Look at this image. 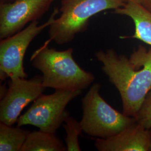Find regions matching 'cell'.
Instances as JSON below:
<instances>
[{
  "instance_id": "8fae6325",
  "label": "cell",
  "mask_w": 151,
  "mask_h": 151,
  "mask_svg": "<svg viewBox=\"0 0 151 151\" xmlns=\"http://www.w3.org/2000/svg\"><path fill=\"white\" fill-rule=\"evenodd\" d=\"M66 145L56 133L39 130L31 132L20 151H65Z\"/></svg>"
},
{
  "instance_id": "2e32d148",
  "label": "cell",
  "mask_w": 151,
  "mask_h": 151,
  "mask_svg": "<svg viewBox=\"0 0 151 151\" xmlns=\"http://www.w3.org/2000/svg\"><path fill=\"white\" fill-rule=\"evenodd\" d=\"M125 2H132L142 5L146 0H124Z\"/></svg>"
},
{
  "instance_id": "e0dca14e",
  "label": "cell",
  "mask_w": 151,
  "mask_h": 151,
  "mask_svg": "<svg viewBox=\"0 0 151 151\" xmlns=\"http://www.w3.org/2000/svg\"><path fill=\"white\" fill-rule=\"evenodd\" d=\"M16 0H0V4H4V3H10L14 2Z\"/></svg>"
},
{
  "instance_id": "d6986e66",
  "label": "cell",
  "mask_w": 151,
  "mask_h": 151,
  "mask_svg": "<svg viewBox=\"0 0 151 151\" xmlns=\"http://www.w3.org/2000/svg\"><path fill=\"white\" fill-rule=\"evenodd\" d=\"M150 130H151V129H150Z\"/></svg>"
},
{
  "instance_id": "7c38bea8",
  "label": "cell",
  "mask_w": 151,
  "mask_h": 151,
  "mask_svg": "<svg viewBox=\"0 0 151 151\" xmlns=\"http://www.w3.org/2000/svg\"><path fill=\"white\" fill-rule=\"evenodd\" d=\"M30 132L0 122V151H20Z\"/></svg>"
},
{
  "instance_id": "5bb4252c",
  "label": "cell",
  "mask_w": 151,
  "mask_h": 151,
  "mask_svg": "<svg viewBox=\"0 0 151 151\" xmlns=\"http://www.w3.org/2000/svg\"><path fill=\"white\" fill-rule=\"evenodd\" d=\"M137 122L148 129H151V90L147 96L140 111L135 118Z\"/></svg>"
},
{
  "instance_id": "9a60e30c",
  "label": "cell",
  "mask_w": 151,
  "mask_h": 151,
  "mask_svg": "<svg viewBox=\"0 0 151 151\" xmlns=\"http://www.w3.org/2000/svg\"><path fill=\"white\" fill-rule=\"evenodd\" d=\"M142 5L144 6L148 10L151 11V0H146Z\"/></svg>"
},
{
  "instance_id": "6da1fadb",
  "label": "cell",
  "mask_w": 151,
  "mask_h": 151,
  "mask_svg": "<svg viewBox=\"0 0 151 151\" xmlns=\"http://www.w3.org/2000/svg\"><path fill=\"white\" fill-rule=\"evenodd\" d=\"M95 57L119 92L123 113L135 118L151 90V48L139 46L129 58L113 49L99 50Z\"/></svg>"
},
{
  "instance_id": "3957f363",
  "label": "cell",
  "mask_w": 151,
  "mask_h": 151,
  "mask_svg": "<svg viewBox=\"0 0 151 151\" xmlns=\"http://www.w3.org/2000/svg\"><path fill=\"white\" fill-rule=\"evenodd\" d=\"M124 0H62L59 17L49 27V43H69L76 36L86 30L90 19L100 12L116 10L125 4Z\"/></svg>"
},
{
  "instance_id": "52a82bcc",
  "label": "cell",
  "mask_w": 151,
  "mask_h": 151,
  "mask_svg": "<svg viewBox=\"0 0 151 151\" xmlns=\"http://www.w3.org/2000/svg\"><path fill=\"white\" fill-rule=\"evenodd\" d=\"M45 88L42 76H35L30 80L10 79L5 95L1 97L0 122L9 125L15 124L22 110L43 94Z\"/></svg>"
},
{
  "instance_id": "ac0fdd59",
  "label": "cell",
  "mask_w": 151,
  "mask_h": 151,
  "mask_svg": "<svg viewBox=\"0 0 151 151\" xmlns=\"http://www.w3.org/2000/svg\"><path fill=\"white\" fill-rule=\"evenodd\" d=\"M150 151H151V147H150Z\"/></svg>"
},
{
  "instance_id": "30bf717a",
  "label": "cell",
  "mask_w": 151,
  "mask_h": 151,
  "mask_svg": "<svg viewBox=\"0 0 151 151\" xmlns=\"http://www.w3.org/2000/svg\"><path fill=\"white\" fill-rule=\"evenodd\" d=\"M115 12L129 17L134 24V34L121 38L137 39L151 46V11L141 4L125 2L122 7L115 10Z\"/></svg>"
},
{
  "instance_id": "8992f818",
  "label": "cell",
  "mask_w": 151,
  "mask_h": 151,
  "mask_svg": "<svg viewBox=\"0 0 151 151\" xmlns=\"http://www.w3.org/2000/svg\"><path fill=\"white\" fill-rule=\"evenodd\" d=\"M54 9L48 21L39 25L32 22L25 29L14 35L1 40L0 42V78H27V75L24 67V59L27 48L32 40L47 27H49L59 14Z\"/></svg>"
},
{
  "instance_id": "9c48e42d",
  "label": "cell",
  "mask_w": 151,
  "mask_h": 151,
  "mask_svg": "<svg viewBox=\"0 0 151 151\" xmlns=\"http://www.w3.org/2000/svg\"><path fill=\"white\" fill-rule=\"evenodd\" d=\"M94 145L99 151H150L151 130L137 122L116 135L97 138Z\"/></svg>"
},
{
  "instance_id": "ba28073f",
  "label": "cell",
  "mask_w": 151,
  "mask_h": 151,
  "mask_svg": "<svg viewBox=\"0 0 151 151\" xmlns=\"http://www.w3.org/2000/svg\"><path fill=\"white\" fill-rule=\"evenodd\" d=\"M55 0H16L0 4V39L21 31L29 22L38 21Z\"/></svg>"
},
{
  "instance_id": "277c9868",
  "label": "cell",
  "mask_w": 151,
  "mask_h": 151,
  "mask_svg": "<svg viewBox=\"0 0 151 151\" xmlns=\"http://www.w3.org/2000/svg\"><path fill=\"white\" fill-rule=\"evenodd\" d=\"M101 86L92 84L82 99L83 132L97 138L105 139L116 135L137 122L135 118L113 108L100 94Z\"/></svg>"
},
{
  "instance_id": "7a4b0ae2",
  "label": "cell",
  "mask_w": 151,
  "mask_h": 151,
  "mask_svg": "<svg viewBox=\"0 0 151 151\" xmlns=\"http://www.w3.org/2000/svg\"><path fill=\"white\" fill-rule=\"evenodd\" d=\"M48 42L35 50L30 62L42 73V85L55 90H81L91 86L95 76L81 68L73 56L72 48L58 50L49 48Z\"/></svg>"
},
{
  "instance_id": "4fadbf2b",
  "label": "cell",
  "mask_w": 151,
  "mask_h": 151,
  "mask_svg": "<svg viewBox=\"0 0 151 151\" xmlns=\"http://www.w3.org/2000/svg\"><path fill=\"white\" fill-rule=\"evenodd\" d=\"M63 127L67 135L65 142L67 151H81L78 139L83 131L80 122H78L68 114L65 118Z\"/></svg>"
},
{
  "instance_id": "5b68a950",
  "label": "cell",
  "mask_w": 151,
  "mask_h": 151,
  "mask_svg": "<svg viewBox=\"0 0 151 151\" xmlns=\"http://www.w3.org/2000/svg\"><path fill=\"white\" fill-rule=\"evenodd\" d=\"M81 90H55L49 95L42 94L27 111L20 115L17 126L33 125L39 129L56 133L69 113L68 104L81 95Z\"/></svg>"
}]
</instances>
